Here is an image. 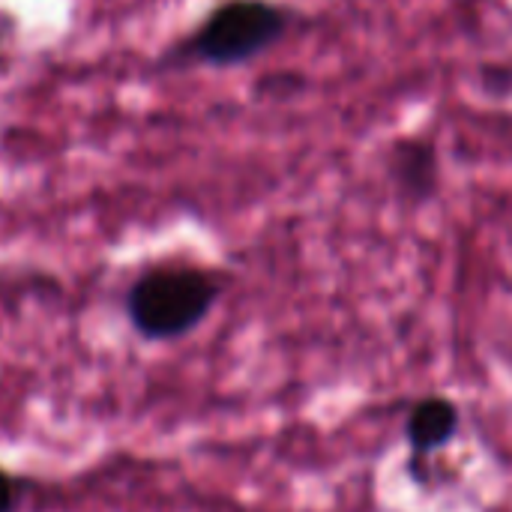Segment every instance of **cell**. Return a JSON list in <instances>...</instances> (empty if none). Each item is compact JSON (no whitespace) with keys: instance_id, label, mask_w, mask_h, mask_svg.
I'll list each match as a JSON object with an SVG mask.
<instances>
[{"instance_id":"6da1fadb","label":"cell","mask_w":512,"mask_h":512,"mask_svg":"<svg viewBox=\"0 0 512 512\" xmlns=\"http://www.w3.org/2000/svg\"><path fill=\"white\" fill-rule=\"evenodd\" d=\"M222 282L198 267H156L132 282L126 315L147 342H174L189 336L219 303Z\"/></svg>"},{"instance_id":"7a4b0ae2","label":"cell","mask_w":512,"mask_h":512,"mask_svg":"<svg viewBox=\"0 0 512 512\" xmlns=\"http://www.w3.org/2000/svg\"><path fill=\"white\" fill-rule=\"evenodd\" d=\"M291 24V12L270 0H225L186 42V51L210 66L249 63L270 51Z\"/></svg>"},{"instance_id":"3957f363","label":"cell","mask_w":512,"mask_h":512,"mask_svg":"<svg viewBox=\"0 0 512 512\" xmlns=\"http://www.w3.org/2000/svg\"><path fill=\"white\" fill-rule=\"evenodd\" d=\"M462 429V411L447 396H426L414 402L405 420V441H408V474L411 480L426 489L432 483L429 459L453 444Z\"/></svg>"},{"instance_id":"277c9868","label":"cell","mask_w":512,"mask_h":512,"mask_svg":"<svg viewBox=\"0 0 512 512\" xmlns=\"http://www.w3.org/2000/svg\"><path fill=\"white\" fill-rule=\"evenodd\" d=\"M390 174L399 186V192L417 204L429 201L438 192V156L435 147L420 141V138H408L399 141L393 147V159H390Z\"/></svg>"},{"instance_id":"5b68a950","label":"cell","mask_w":512,"mask_h":512,"mask_svg":"<svg viewBox=\"0 0 512 512\" xmlns=\"http://www.w3.org/2000/svg\"><path fill=\"white\" fill-rule=\"evenodd\" d=\"M15 510V483L9 474L0 471V512Z\"/></svg>"}]
</instances>
